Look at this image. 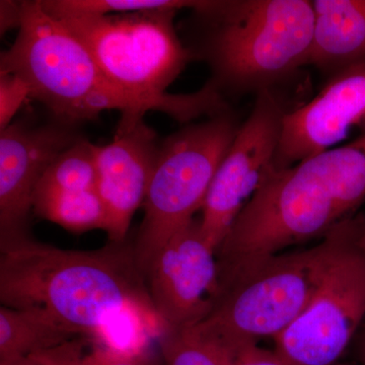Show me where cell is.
<instances>
[{
  "label": "cell",
  "instance_id": "cell-14",
  "mask_svg": "<svg viewBox=\"0 0 365 365\" xmlns=\"http://www.w3.org/2000/svg\"><path fill=\"white\" fill-rule=\"evenodd\" d=\"M307 66L328 76L365 62V0H314Z\"/></svg>",
  "mask_w": 365,
  "mask_h": 365
},
{
  "label": "cell",
  "instance_id": "cell-26",
  "mask_svg": "<svg viewBox=\"0 0 365 365\" xmlns=\"http://www.w3.org/2000/svg\"><path fill=\"white\" fill-rule=\"evenodd\" d=\"M364 360H365V348H364Z\"/></svg>",
  "mask_w": 365,
  "mask_h": 365
},
{
  "label": "cell",
  "instance_id": "cell-21",
  "mask_svg": "<svg viewBox=\"0 0 365 365\" xmlns=\"http://www.w3.org/2000/svg\"><path fill=\"white\" fill-rule=\"evenodd\" d=\"M31 98L30 86L14 73H0V131L11 124L21 106Z\"/></svg>",
  "mask_w": 365,
  "mask_h": 365
},
{
  "label": "cell",
  "instance_id": "cell-24",
  "mask_svg": "<svg viewBox=\"0 0 365 365\" xmlns=\"http://www.w3.org/2000/svg\"><path fill=\"white\" fill-rule=\"evenodd\" d=\"M0 365H36L30 357L24 359L0 360Z\"/></svg>",
  "mask_w": 365,
  "mask_h": 365
},
{
  "label": "cell",
  "instance_id": "cell-2",
  "mask_svg": "<svg viewBox=\"0 0 365 365\" xmlns=\"http://www.w3.org/2000/svg\"><path fill=\"white\" fill-rule=\"evenodd\" d=\"M0 302L45 312L76 335L93 336L123 309L158 318L134 247L126 242L73 251L29 239L1 250Z\"/></svg>",
  "mask_w": 365,
  "mask_h": 365
},
{
  "label": "cell",
  "instance_id": "cell-6",
  "mask_svg": "<svg viewBox=\"0 0 365 365\" xmlns=\"http://www.w3.org/2000/svg\"><path fill=\"white\" fill-rule=\"evenodd\" d=\"M331 245L329 232L312 248L257 262L220 287L212 311L194 328L235 351L275 339L311 302Z\"/></svg>",
  "mask_w": 365,
  "mask_h": 365
},
{
  "label": "cell",
  "instance_id": "cell-25",
  "mask_svg": "<svg viewBox=\"0 0 365 365\" xmlns=\"http://www.w3.org/2000/svg\"><path fill=\"white\" fill-rule=\"evenodd\" d=\"M360 246H361V248L364 250L365 251V230L364 232V234H362L361 237H360Z\"/></svg>",
  "mask_w": 365,
  "mask_h": 365
},
{
  "label": "cell",
  "instance_id": "cell-20",
  "mask_svg": "<svg viewBox=\"0 0 365 365\" xmlns=\"http://www.w3.org/2000/svg\"><path fill=\"white\" fill-rule=\"evenodd\" d=\"M29 357L36 365H163L160 351L153 347L133 355L116 354L102 348L83 354V343L76 340Z\"/></svg>",
  "mask_w": 365,
  "mask_h": 365
},
{
  "label": "cell",
  "instance_id": "cell-27",
  "mask_svg": "<svg viewBox=\"0 0 365 365\" xmlns=\"http://www.w3.org/2000/svg\"><path fill=\"white\" fill-rule=\"evenodd\" d=\"M339 365H348V364H339Z\"/></svg>",
  "mask_w": 365,
  "mask_h": 365
},
{
  "label": "cell",
  "instance_id": "cell-23",
  "mask_svg": "<svg viewBox=\"0 0 365 365\" xmlns=\"http://www.w3.org/2000/svg\"><path fill=\"white\" fill-rule=\"evenodd\" d=\"M23 18V1L1 0L0 1V32L1 35L13 30L20 29Z\"/></svg>",
  "mask_w": 365,
  "mask_h": 365
},
{
  "label": "cell",
  "instance_id": "cell-22",
  "mask_svg": "<svg viewBox=\"0 0 365 365\" xmlns=\"http://www.w3.org/2000/svg\"><path fill=\"white\" fill-rule=\"evenodd\" d=\"M235 365H288L275 351L263 349L258 344L242 348L237 357Z\"/></svg>",
  "mask_w": 365,
  "mask_h": 365
},
{
  "label": "cell",
  "instance_id": "cell-16",
  "mask_svg": "<svg viewBox=\"0 0 365 365\" xmlns=\"http://www.w3.org/2000/svg\"><path fill=\"white\" fill-rule=\"evenodd\" d=\"M33 210L40 217L76 234L108 230V215L98 190L36 197Z\"/></svg>",
  "mask_w": 365,
  "mask_h": 365
},
{
  "label": "cell",
  "instance_id": "cell-5",
  "mask_svg": "<svg viewBox=\"0 0 365 365\" xmlns=\"http://www.w3.org/2000/svg\"><path fill=\"white\" fill-rule=\"evenodd\" d=\"M14 44L0 56V73H14L28 83L54 119L76 127L105 111L121 116L165 113L163 106L113 85L91 53L40 0L23 1V18Z\"/></svg>",
  "mask_w": 365,
  "mask_h": 365
},
{
  "label": "cell",
  "instance_id": "cell-11",
  "mask_svg": "<svg viewBox=\"0 0 365 365\" xmlns=\"http://www.w3.org/2000/svg\"><path fill=\"white\" fill-rule=\"evenodd\" d=\"M76 127L55 120L45 125L14 122L0 131V248L30 239L34 194L46 170L78 143Z\"/></svg>",
  "mask_w": 365,
  "mask_h": 365
},
{
  "label": "cell",
  "instance_id": "cell-13",
  "mask_svg": "<svg viewBox=\"0 0 365 365\" xmlns=\"http://www.w3.org/2000/svg\"><path fill=\"white\" fill-rule=\"evenodd\" d=\"M160 150L143 116H121L111 143L95 145L97 190L108 215L111 242H126L132 217L143 205Z\"/></svg>",
  "mask_w": 365,
  "mask_h": 365
},
{
  "label": "cell",
  "instance_id": "cell-17",
  "mask_svg": "<svg viewBox=\"0 0 365 365\" xmlns=\"http://www.w3.org/2000/svg\"><path fill=\"white\" fill-rule=\"evenodd\" d=\"M97 182L95 144L83 137L48 168L36 188L34 198L97 189Z\"/></svg>",
  "mask_w": 365,
  "mask_h": 365
},
{
  "label": "cell",
  "instance_id": "cell-1",
  "mask_svg": "<svg viewBox=\"0 0 365 365\" xmlns=\"http://www.w3.org/2000/svg\"><path fill=\"white\" fill-rule=\"evenodd\" d=\"M364 203L365 131L292 167H272L218 248L220 267L237 274L289 247L324 237Z\"/></svg>",
  "mask_w": 365,
  "mask_h": 365
},
{
  "label": "cell",
  "instance_id": "cell-18",
  "mask_svg": "<svg viewBox=\"0 0 365 365\" xmlns=\"http://www.w3.org/2000/svg\"><path fill=\"white\" fill-rule=\"evenodd\" d=\"M158 343L163 365H235L240 352L194 327L163 329Z\"/></svg>",
  "mask_w": 365,
  "mask_h": 365
},
{
  "label": "cell",
  "instance_id": "cell-15",
  "mask_svg": "<svg viewBox=\"0 0 365 365\" xmlns=\"http://www.w3.org/2000/svg\"><path fill=\"white\" fill-rule=\"evenodd\" d=\"M74 336L78 335L40 309L0 307V360L47 351Z\"/></svg>",
  "mask_w": 365,
  "mask_h": 365
},
{
  "label": "cell",
  "instance_id": "cell-12",
  "mask_svg": "<svg viewBox=\"0 0 365 365\" xmlns=\"http://www.w3.org/2000/svg\"><path fill=\"white\" fill-rule=\"evenodd\" d=\"M355 128L365 131V62L330 76L313 100L285 114L274 168L330 150Z\"/></svg>",
  "mask_w": 365,
  "mask_h": 365
},
{
  "label": "cell",
  "instance_id": "cell-4",
  "mask_svg": "<svg viewBox=\"0 0 365 365\" xmlns=\"http://www.w3.org/2000/svg\"><path fill=\"white\" fill-rule=\"evenodd\" d=\"M177 13L157 9L57 20L86 46L113 85L158 103L173 119L189 124L230 107L209 81L196 93H167L187 64L194 61L175 28Z\"/></svg>",
  "mask_w": 365,
  "mask_h": 365
},
{
  "label": "cell",
  "instance_id": "cell-8",
  "mask_svg": "<svg viewBox=\"0 0 365 365\" xmlns=\"http://www.w3.org/2000/svg\"><path fill=\"white\" fill-rule=\"evenodd\" d=\"M365 215L330 230L332 245L318 287L306 309L275 338L288 365H336L365 316Z\"/></svg>",
  "mask_w": 365,
  "mask_h": 365
},
{
  "label": "cell",
  "instance_id": "cell-7",
  "mask_svg": "<svg viewBox=\"0 0 365 365\" xmlns=\"http://www.w3.org/2000/svg\"><path fill=\"white\" fill-rule=\"evenodd\" d=\"M241 124L232 110L187 124L160 144L134 252L143 274L158 252L202 209Z\"/></svg>",
  "mask_w": 365,
  "mask_h": 365
},
{
  "label": "cell",
  "instance_id": "cell-10",
  "mask_svg": "<svg viewBox=\"0 0 365 365\" xmlns=\"http://www.w3.org/2000/svg\"><path fill=\"white\" fill-rule=\"evenodd\" d=\"M144 276L163 330L191 328L207 318L220 294V269L200 220H192L177 232Z\"/></svg>",
  "mask_w": 365,
  "mask_h": 365
},
{
  "label": "cell",
  "instance_id": "cell-3",
  "mask_svg": "<svg viewBox=\"0 0 365 365\" xmlns=\"http://www.w3.org/2000/svg\"><path fill=\"white\" fill-rule=\"evenodd\" d=\"M187 48L209 83L227 95L275 91L307 66L314 33L309 0H202Z\"/></svg>",
  "mask_w": 365,
  "mask_h": 365
},
{
  "label": "cell",
  "instance_id": "cell-19",
  "mask_svg": "<svg viewBox=\"0 0 365 365\" xmlns=\"http://www.w3.org/2000/svg\"><path fill=\"white\" fill-rule=\"evenodd\" d=\"M43 9L55 19L157 11L197 9L202 0H40Z\"/></svg>",
  "mask_w": 365,
  "mask_h": 365
},
{
  "label": "cell",
  "instance_id": "cell-9",
  "mask_svg": "<svg viewBox=\"0 0 365 365\" xmlns=\"http://www.w3.org/2000/svg\"><path fill=\"white\" fill-rule=\"evenodd\" d=\"M287 112L275 91L257 93L251 114L216 170L200 220L204 237L216 252L274 167Z\"/></svg>",
  "mask_w": 365,
  "mask_h": 365
}]
</instances>
